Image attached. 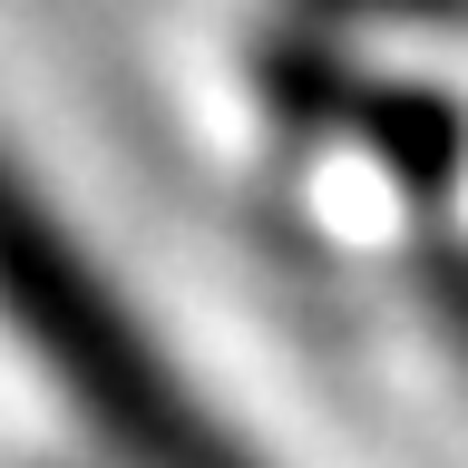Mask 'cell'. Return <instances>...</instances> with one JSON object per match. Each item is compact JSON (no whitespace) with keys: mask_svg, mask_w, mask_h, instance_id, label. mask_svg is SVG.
Returning a JSON list of instances; mask_svg holds the SVG:
<instances>
[{"mask_svg":"<svg viewBox=\"0 0 468 468\" xmlns=\"http://www.w3.org/2000/svg\"><path fill=\"white\" fill-rule=\"evenodd\" d=\"M0 313L20 322V342L69 380V400L127 449L137 468H244L225 439L205 430L166 361L137 342V322L117 313L79 244L20 196V176L0 166Z\"/></svg>","mask_w":468,"mask_h":468,"instance_id":"1","label":"cell"}]
</instances>
